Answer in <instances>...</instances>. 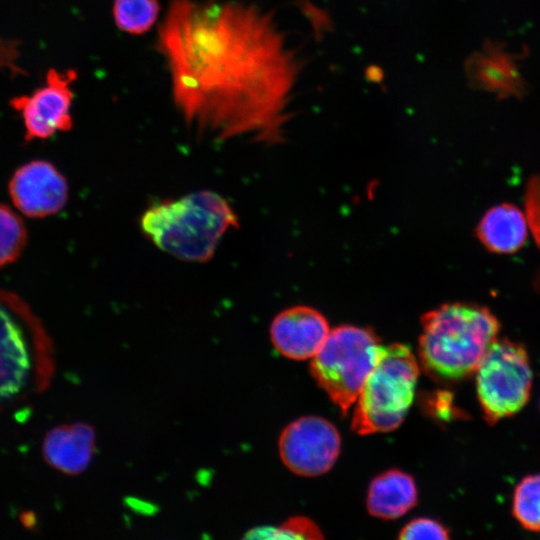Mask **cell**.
<instances>
[{"instance_id":"8","label":"cell","mask_w":540,"mask_h":540,"mask_svg":"<svg viewBox=\"0 0 540 540\" xmlns=\"http://www.w3.org/2000/svg\"><path fill=\"white\" fill-rule=\"evenodd\" d=\"M76 78L75 70L50 69L43 86L10 100L11 107L22 117L26 142L46 140L71 129V84Z\"/></svg>"},{"instance_id":"9","label":"cell","mask_w":540,"mask_h":540,"mask_svg":"<svg viewBox=\"0 0 540 540\" xmlns=\"http://www.w3.org/2000/svg\"><path fill=\"white\" fill-rule=\"evenodd\" d=\"M341 439L328 420L301 417L286 426L279 438L283 463L295 474L318 476L327 472L340 452Z\"/></svg>"},{"instance_id":"22","label":"cell","mask_w":540,"mask_h":540,"mask_svg":"<svg viewBox=\"0 0 540 540\" xmlns=\"http://www.w3.org/2000/svg\"><path fill=\"white\" fill-rule=\"evenodd\" d=\"M16 55V44L0 38V66H6L12 71H18L15 65Z\"/></svg>"},{"instance_id":"5","label":"cell","mask_w":540,"mask_h":540,"mask_svg":"<svg viewBox=\"0 0 540 540\" xmlns=\"http://www.w3.org/2000/svg\"><path fill=\"white\" fill-rule=\"evenodd\" d=\"M418 375V362L406 345H380L357 398L352 430L367 435L396 429L412 404Z\"/></svg>"},{"instance_id":"20","label":"cell","mask_w":540,"mask_h":540,"mask_svg":"<svg viewBox=\"0 0 540 540\" xmlns=\"http://www.w3.org/2000/svg\"><path fill=\"white\" fill-rule=\"evenodd\" d=\"M400 539H448L449 531L438 521L416 518L410 521L399 534Z\"/></svg>"},{"instance_id":"2","label":"cell","mask_w":540,"mask_h":540,"mask_svg":"<svg viewBox=\"0 0 540 540\" xmlns=\"http://www.w3.org/2000/svg\"><path fill=\"white\" fill-rule=\"evenodd\" d=\"M419 359L425 372L442 383H455L476 373L497 339L500 323L485 306L453 302L421 317Z\"/></svg>"},{"instance_id":"18","label":"cell","mask_w":540,"mask_h":540,"mask_svg":"<svg viewBox=\"0 0 540 540\" xmlns=\"http://www.w3.org/2000/svg\"><path fill=\"white\" fill-rule=\"evenodd\" d=\"M512 512L525 529L540 531V474L526 476L518 483Z\"/></svg>"},{"instance_id":"15","label":"cell","mask_w":540,"mask_h":540,"mask_svg":"<svg viewBox=\"0 0 540 540\" xmlns=\"http://www.w3.org/2000/svg\"><path fill=\"white\" fill-rule=\"evenodd\" d=\"M472 64L475 67L476 82L480 85L508 92L520 86L517 84L519 76L514 65L500 53L487 51V53L479 54Z\"/></svg>"},{"instance_id":"3","label":"cell","mask_w":540,"mask_h":540,"mask_svg":"<svg viewBox=\"0 0 540 540\" xmlns=\"http://www.w3.org/2000/svg\"><path fill=\"white\" fill-rule=\"evenodd\" d=\"M238 226V217L219 194L200 190L149 206L140 227L160 250L184 261H209L222 236Z\"/></svg>"},{"instance_id":"10","label":"cell","mask_w":540,"mask_h":540,"mask_svg":"<svg viewBox=\"0 0 540 540\" xmlns=\"http://www.w3.org/2000/svg\"><path fill=\"white\" fill-rule=\"evenodd\" d=\"M16 210L29 218H44L61 211L69 186L64 175L49 161L32 160L19 166L8 182Z\"/></svg>"},{"instance_id":"7","label":"cell","mask_w":540,"mask_h":540,"mask_svg":"<svg viewBox=\"0 0 540 540\" xmlns=\"http://www.w3.org/2000/svg\"><path fill=\"white\" fill-rule=\"evenodd\" d=\"M532 370L525 347L509 339H496L476 370V390L485 420H498L519 412L530 397Z\"/></svg>"},{"instance_id":"11","label":"cell","mask_w":540,"mask_h":540,"mask_svg":"<svg viewBox=\"0 0 540 540\" xmlns=\"http://www.w3.org/2000/svg\"><path fill=\"white\" fill-rule=\"evenodd\" d=\"M330 333L325 316L308 306H294L283 310L273 319L271 341L282 355L304 360L312 358Z\"/></svg>"},{"instance_id":"16","label":"cell","mask_w":540,"mask_h":540,"mask_svg":"<svg viewBox=\"0 0 540 540\" xmlns=\"http://www.w3.org/2000/svg\"><path fill=\"white\" fill-rule=\"evenodd\" d=\"M160 12L158 0H114L116 26L129 34L139 35L151 29Z\"/></svg>"},{"instance_id":"6","label":"cell","mask_w":540,"mask_h":540,"mask_svg":"<svg viewBox=\"0 0 540 540\" xmlns=\"http://www.w3.org/2000/svg\"><path fill=\"white\" fill-rule=\"evenodd\" d=\"M379 347V338L371 329L341 325L330 331L312 357L311 374L342 414L357 400Z\"/></svg>"},{"instance_id":"17","label":"cell","mask_w":540,"mask_h":540,"mask_svg":"<svg viewBox=\"0 0 540 540\" xmlns=\"http://www.w3.org/2000/svg\"><path fill=\"white\" fill-rule=\"evenodd\" d=\"M28 234L21 216L0 203V268L15 262L27 244Z\"/></svg>"},{"instance_id":"1","label":"cell","mask_w":540,"mask_h":540,"mask_svg":"<svg viewBox=\"0 0 540 540\" xmlns=\"http://www.w3.org/2000/svg\"><path fill=\"white\" fill-rule=\"evenodd\" d=\"M157 49L174 105L197 135L282 139L297 68L267 13L236 1L171 0Z\"/></svg>"},{"instance_id":"19","label":"cell","mask_w":540,"mask_h":540,"mask_svg":"<svg viewBox=\"0 0 540 540\" xmlns=\"http://www.w3.org/2000/svg\"><path fill=\"white\" fill-rule=\"evenodd\" d=\"M250 538H276V539H318L322 538L319 528L304 517L290 518L278 528L261 527L251 532Z\"/></svg>"},{"instance_id":"14","label":"cell","mask_w":540,"mask_h":540,"mask_svg":"<svg viewBox=\"0 0 540 540\" xmlns=\"http://www.w3.org/2000/svg\"><path fill=\"white\" fill-rule=\"evenodd\" d=\"M416 503L417 489L413 478L398 469L383 472L369 486L367 509L375 517L399 518Z\"/></svg>"},{"instance_id":"4","label":"cell","mask_w":540,"mask_h":540,"mask_svg":"<svg viewBox=\"0 0 540 540\" xmlns=\"http://www.w3.org/2000/svg\"><path fill=\"white\" fill-rule=\"evenodd\" d=\"M50 339L29 305L0 289V412L42 390L52 372Z\"/></svg>"},{"instance_id":"12","label":"cell","mask_w":540,"mask_h":540,"mask_svg":"<svg viewBox=\"0 0 540 540\" xmlns=\"http://www.w3.org/2000/svg\"><path fill=\"white\" fill-rule=\"evenodd\" d=\"M95 450V433L85 423L61 425L49 430L42 452L53 468L69 475L83 472L90 464Z\"/></svg>"},{"instance_id":"21","label":"cell","mask_w":540,"mask_h":540,"mask_svg":"<svg viewBox=\"0 0 540 540\" xmlns=\"http://www.w3.org/2000/svg\"><path fill=\"white\" fill-rule=\"evenodd\" d=\"M524 201L528 225L540 248V174L533 176L528 182Z\"/></svg>"},{"instance_id":"13","label":"cell","mask_w":540,"mask_h":540,"mask_svg":"<svg viewBox=\"0 0 540 540\" xmlns=\"http://www.w3.org/2000/svg\"><path fill=\"white\" fill-rule=\"evenodd\" d=\"M526 214L513 204L491 207L480 219L476 235L484 247L494 253L510 254L518 251L527 239Z\"/></svg>"}]
</instances>
